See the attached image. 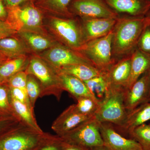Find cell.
I'll list each match as a JSON object with an SVG mask.
<instances>
[{
  "label": "cell",
  "mask_w": 150,
  "mask_h": 150,
  "mask_svg": "<svg viewBox=\"0 0 150 150\" xmlns=\"http://www.w3.org/2000/svg\"><path fill=\"white\" fill-rule=\"evenodd\" d=\"M37 1V0H30V1Z\"/></svg>",
  "instance_id": "cell-45"
},
{
  "label": "cell",
  "mask_w": 150,
  "mask_h": 150,
  "mask_svg": "<svg viewBox=\"0 0 150 150\" xmlns=\"http://www.w3.org/2000/svg\"><path fill=\"white\" fill-rule=\"evenodd\" d=\"M93 117L81 114L77 110L75 104H72L65 109L54 121L51 129L57 136L62 137L81 123Z\"/></svg>",
  "instance_id": "cell-12"
},
{
  "label": "cell",
  "mask_w": 150,
  "mask_h": 150,
  "mask_svg": "<svg viewBox=\"0 0 150 150\" xmlns=\"http://www.w3.org/2000/svg\"><path fill=\"white\" fill-rule=\"evenodd\" d=\"M145 17L147 20L148 25H149L150 27V10L148 12V13L146 14Z\"/></svg>",
  "instance_id": "cell-41"
},
{
  "label": "cell",
  "mask_w": 150,
  "mask_h": 150,
  "mask_svg": "<svg viewBox=\"0 0 150 150\" xmlns=\"http://www.w3.org/2000/svg\"><path fill=\"white\" fill-rule=\"evenodd\" d=\"M51 25L67 47L79 51L86 43L81 23L72 18H51Z\"/></svg>",
  "instance_id": "cell-7"
},
{
  "label": "cell",
  "mask_w": 150,
  "mask_h": 150,
  "mask_svg": "<svg viewBox=\"0 0 150 150\" xmlns=\"http://www.w3.org/2000/svg\"><path fill=\"white\" fill-rule=\"evenodd\" d=\"M17 32V31L10 24H9L6 21H0V39L12 36ZM0 57L3 59L1 56Z\"/></svg>",
  "instance_id": "cell-36"
},
{
  "label": "cell",
  "mask_w": 150,
  "mask_h": 150,
  "mask_svg": "<svg viewBox=\"0 0 150 150\" xmlns=\"http://www.w3.org/2000/svg\"><path fill=\"white\" fill-rule=\"evenodd\" d=\"M11 103L16 116L22 123L36 131L43 132L38 124L34 111L27 105L20 102L11 96Z\"/></svg>",
  "instance_id": "cell-21"
},
{
  "label": "cell",
  "mask_w": 150,
  "mask_h": 150,
  "mask_svg": "<svg viewBox=\"0 0 150 150\" xmlns=\"http://www.w3.org/2000/svg\"><path fill=\"white\" fill-rule=\"evenodd\" d=\"M9 88L11 96L12 97L18 100L20 102L27 105L28 107L30 108L33 110L34 111V110L31 107L26 91L21 89L17 88L10 87H9Z\"/></svg>",
  "instance_id": "cell-35"
},
{
  "label": "cell",
  "mask_w": 150,
  "mask_h": 150,
  "mask_svg": "<svg viewBox=\"0 0 150 150\" xmlns=\"http://www.w3.org/2000/svg\"><path fill=\"white\" fill-rule=\"evenodd\" d=\"M76 108L79 112L83 115L94 117L99 108L100 101L90 97H81L76 99Z\"/></svg>",
  "instance_id": "cell-28"
},
{
  "label": "cell",
  "mask_w": 150,
  "mask_h": 150,
  "mask_svg": "<svg viewBox=\"0 0 150 150\" xmlns=\"http://www.w3.org/2000/svg\"><path fill=\"white\" fill-rule=\"evenodd\" d=\"M149 1H150V0H149Z\"/></svg>",
  "instance_id": "cell-47"
},
{
  "label": "cell",
  "mask_w": 150,
  "mask_h": 150,
  "mask_svg": "<svg viewBox=\"0 0 150 150\" xmlns=\"http://www.w3.org/2000/svg\"><path fill=\"white\" fill-rule=\"evenodd\" d=\"M0 116L17 118L11 105L10 90L6 82L0 83Z\"/></svg>",
  "instance_id": "cell-27"
},
{
  "label": "cell",
  "mask_w": 150,
  "mask_h": 150,
  "mask_svg": "<svg viewBox=\"0 0 150 150\" xmlns=\"http://www.w3.org/2000/svg\"><path fill=\"white\" fill-rule=\"evenodd\" d=\"M137 48L150 56V27L148 23L139 38Z\"/></svg>",
  "instance_id": "cell-32"
},
{
  "label": "cell",
  "mask_w": 150,
  "mask_h": 150,
  "mask_svg": "<svg viewBox=\"0 0 150 150\" xmlns=\"http://www.w3.org/2000/svg\"><path fill=\"white\" fill-rule=\"evenodd\" d=\"M8 16V13L4 0H0V21H6Z\"/></svg>",
  "instance_id": "cell-38"
},
{
  "label": "cell",
  "mask_w": 150,
  "mask_h": 150,
  "mask_svg": "<svg viewBox=\"0 0 150 150\" xmlns=\"http://www.w3.org/2000/svg\"><path fill=\"white\" fill-rule=\"evenodd\" d=\"M42 57L55 70L65 66L77 64L94 66L79 51L67 46L51 47L44 52Z\"/></svg>",
  "instance_id": "cell-10"
},
{
  "label": "cell",
  "mask_w": 150,
  "mask_h": 150,
  "mask_svg": "<svg viewBox=\"0 0 150 150\" xmlns=\"http://www.w3.org/2000/svg\"><path fill=\"white\" fill-rule=\"evenodd\" d=\"M26 90L31 107L34 110L35 102L38 98L40 97L41 89L39 82L32 75L28 76Z\"/></svg>",
  "instance_id": "cell-30"
},
{
  "label": "cell",
  "mask_w": 150,
  "mask_h": 150,
  "mask_svg": "<svg viewBox=\"0 0 150 150\" xmlns=\"http://www.w3.org/2000/svg\"><path fill=\"white\" fill-rule=\"evenodd\" d=\"M55 70L57 71L71 75L83 81L100 76L105 72L92 65L84 64L69 65Z\"/></svg>",
  "instance_id": "cell-20"
},
{
  "label": "cell",
  "mask_w": 150,
  "mask_h": 150,
  "mask_svg": "<svg viewBox=\"0 0 150 150\" xmlns=\"http://www.w3.org/2000/svg\"><path fill=\"white\" fill-rule=\"evenodd\" d=\"M69 9L73 15L81 18L117 19L120 16L103 0H74Z\"/></svg>",
  "instance_id": "cell-9"
},
{
  "label": "cell",
  "mask_w": 150,
  "mask_h": 150,
  "mask_svg": "<svg viewBox=\"0 0 150 150\" xmlns=\"http://www.w3.org/2000/svg\"><path fill=\"white\" fill-rule=\"evenodd\" d=\"M4 82H6L4 81H3L1 79H0V83H3Z\"/></svg>",
  "instance_id": "cell-44"
},
{
  "label": "cell",
  "mask_w": 150,
  "mask_h": 150,
  "mask_svg": "<svg viewBox=\"0 0 150 150\" xmlns=\"http://www.w3.org/2000/svg\"><path fill=\"white\" fill-rule=\"evenodd\" d=\"M25 51L23 44L16 38L8 36L0 39V56L6 60L20 57Z\"/></svg>",
  "instance_id": "cell-22"
},
{
  "label": "cell",
  "mask_w": 150,
  "mask_h": 150,
  "mask_svg": "<svg viewBox=\"0 0 150 150\" xmlns=\"http://www.w3.org/2000/svg\"><path fill=\"white\" fill-rule=\"evenodd\" d=\"M74 0H37L36 5L38 8L70 18L74 16L69 9L70 4Z\"/></svg>",
  "instance_id": "cell-23"
},
{
  "label": "cell",
  "mask_w": 150,
  "mask_h": 150,
  "mask_svg": "<svg viewBox=\"0 0 150 150\" xmlns=\"http://www.w3.org/2000/svg\"><path fill=\"white\" fill-rule=\"evenodd\" d=\"M126 89L110 86L95 114L97 121L100 123H110L114 127L123 124L128 113L124 104Z\"/></svg>",
  "instance_id": "cell-3"
},
{
  "label": "cell",
  "mask_w": 150,
  "mask_h": 150,
  "mask_svg": "<svg viewBox=\"0 0 150 150\" xmlns=\"http://www.w3.org/2000/svg\"><path fill=\"white\" fill-rule=\"evenodd\" d=\"M119 16L143 17L150 10L149 0H103Z\"/></svg>",
  "instance_id": "cell-14"
},
{
  "label": "cell",
  "mask_w": 150,
  "mask_h": 150,
  "mask_svg": "<svg viewBox=\"0 0 150 150\" xmlns=\"http://www.w3.org/2000/svg\"><path fill=\"white\" fill-rule=\"evenodd\" d=\"M65 145L62 138L56 135L35 150H64Z\"/></svg>",
  "instance_id": "cell-33"
},
{
  "label": "cell",
  "mask_w": 150,
  "mask_h": 150,
  "mask_svg": "<svg viewBox=\"0 0 150 150\" xmlns=\"http://www.w3.org/2000/svg\"><path fill=\"white\" fill-rule=\"evenodd\" d=\"M131 56L116 61L105 71L110 86L126 88L131 74Z\"/></svg>",
  "instance_id": "cell-16"
},
{
  "label": "cell",
  "mask_w": 150,
  "mask_h": 150,
  "mask_svg": "<svg viewBox=\"0 0 150 150\" xmlns=\"http://www.w3.org/2000/svg\"><path fill=\"white\" fill-rule=\"evenodd\" d=\"M6 61V60H4V59H2V58L0 57V65L1 64H2L5 62V61Z\"/></svg>",
  "instance_id": "cell-43"
},
{
  "label": "cell",
  "mask_w": 150,
  "mask_h": 150,
  "mask_svg": "<svg viewBox=\"0 0 150 150\" xmlns=\"http://www.w3.org/2000/svg\"><path fill=\"white\" fill-rule=\"evenodd\" d=\"M19 33L29 46L35 51H44L51 48L53 45V43L49 39L36 33L27 30H21Z\"/></svg>",
  "instance_id": "cell-25"
},
{
  "label": "cell",
  "mask_w": 150,
  "mask_h": 150,
  "mask_svg": "<svg viewBox=\"0 0 150 150\" xmlns=\"http://www.w3.org/2000/svg\"><path fill=\"white\" fill-rule=\"evenodd\" d=\"M56 71L63 90L68 92L75 99L81 97H90L99 100L90 91L83 81L71 75Z\"/></svg>",
  "instance_id": "cell-18"
},
{
  "label": "cell",
  "mask_w": 150,
  "mask_h": 150,
  "mask_svg": "<svg viewBox=\"0 0 150 150\" xmlns=\"http://www.w3.org/2000/svg\"><path fill=\"white\" fill-rule=\"evenodd\" d=\"M148 76H149V98H150V69L148 71Z\"/></svg>",
  "instance_id": "cell-42"
},
{
  "label": "cell",
  "mask_w": 150,
  "mask_h": 150,
  "mask_svg": "<svg viewBox=\"0 0 150 150\" xmlns=\"http://www.w3.org/2000/svg\"><path fill=\"white\" fill-rule=\"evenodd\" d=\"M91 150H109L104 146L94 148Z\"/></svg>",
  "instance_id": "cell-40"
},
{
  "label": "cell",
  "mask_w": 150,
  "mask_h": 150,
  "mask_svg": "<svg viewBox=\"0 0 150 150\" xmlns=\"http://www.w3.org/2000/svg\"><path fill=\"white\" fill-rule=\"evenodd\" d=\"M149 83L147 71L130 88L126 89L124 104L127 113L149 99Z\"/></svg>",
  "instance_id": "cell-13"
},
{
  "label": "cell",
  "mask_w": 150,
  "mask_h": 150,
  "mask_svg": "<svg viewBox=\"0 0 150 150\" xmlns=\"http://www.w3.org/2000/svg\"><path fill=\"white\" fill-rule=\"evenodd\" d=\"M25 71L39 82L41 89L40 97L52 95L60 100L64 91L54 68L42 59L35 57L30 61Z\"/></svg>",
  "instance_id": "cell-4"
},
{
  "label": "cell",
  "mask_w": 150,
  "mask_h": 150,
  "mask_svg": "<svg viewBox=\"0 0 150 150\" xmlns=\"http://www.w3.org/2000/svg\"><path fill=\"white\" fill-rule=\"evenodd\" d=\"M150 121V98L127 113L121 126L114 127L118 132L130 133L135 129ZM113 126V125H112Z\"/></svg>",
  "instance_id": "cell-17"
},
{
  "label": "cell",
  "mask_w": 150,
  "mask_h": 150,
  "mask_svg": "<svg viewBox=\"0 0 150 150\" xmlns=\"http://www.w3.org/2000/svg\"><path fill=\"white\" fill-rule=\"evenodd\" d=\"M142 146L143 150H150V124H143L129 134Z\"/></svg>",
  "instance_id": "cell-29"
},
{
  "label": "cell",
  "mask_w": 150,
  "mask_h": 150,
  "mask_svg": "<svg viewBox=\"0 0 150 150\" xmlns=\"http://www.w3.org/2000/svg\"><path fill=\"white\" fill-rule=\"evenodd\" d=\"M54 136L21 123L0 136V150H35Z\"/></svg>",
  "instance_id": "cell-2"
},
{
  "label": "cell",
  "mask_w": 150,
  "mask_h": 150,
  "mask_svg": "<svg viewBox=\"0 0 150 150\" xmlns=\"http://www.w3.org/2000/svg\"><path fill=\"white\" fill-rule=\"evenodd\" d=\"M6 8L8 13L6 21L17 31L22 28L35 29L41 25L42 13L38 7L32 4Z\"/></svg>",
  "instance_id": "cell-8"
},
{
  "label": "cell",
  "mask_w": 150,
  "mask_h": 150,
  "mask_svg": "<svg viewBox=\"0 0 150 150\" xmlns=\"http://www.w3.org/2000/svg\"><path fill=\"white\" fill-rule=\"evenodd\" d=\"M147 24L145 16L118 18L112 30V54L115 62L130 56L137 49L139 38Z\"/></svg>",
  "instance_id": "cell-1"
},
{
  "label": "cell",
  "mask_w": 150,
  "mask_h": 150,
  "mask_svg": "<svg viewBox=\"0 0 150 150\" xmlns=\"http://www.w3.org/2000/svg\"><path fill=\"white\" fill-rule=\"evenodd\" d=\"M28 76V74L25 70L21 71L10 78L6 81V83L10 87L21 89L26 92Z\"/></svg>",
  "instance_id": "cell-31"
},
{
  "label": "cell",
  "mask_w": 150,
  "mask_h": 150,
  "mask_svg": "<svg viewBox=\"0 0 150 150\" xmlns=\"http://www.w3.org/2000/svg\"><path fill=\"white\" fill-rule=\"evenodd\" d=\"M30 0H4L6 8L20 6L23 3L27 2Z\"/></svg>",
  "instance_id": "cell-37"
},
{
  "label": "cell",
  "mask_w": 150,
  "mask_h": 150,
  "mask_svg": "<svg viewBox=\"0 0 150 150\" xmlns=\"http://www.w3.org/2000/svg\"><path fill=\"white\" fill-rule=\"evenodd\" d=\"M3 118V117H1V116H0V118Z\"/></svg>",
  "instance_id": "cell-46"
},
{
  "label": "cell",
  "mask_w": 150,
  "mask_h": 150,
  "mask_svg": "<svg viewBox=\"0 0 150 150\" xmlns=\"http://www.w3.org/2000/svg\"><path fill=\"white\" fill-rule=\"evenodd\" d=\"M86 43L105 36L112 31L117 19L81 18Z\"/></svg>",
  "instance_id": "cell-15"
},
{
  "label": "cell",
  "mask_w": 150,
  "mask_h": 150,
  "mask_svg": "<svg viewBox=\"0 0 150 150\" xmlns=\"http://www.w3.org/2000/svg\"><path fill=\"white\" fill-rule=\"evenodd\" d=\"M131 74L126 89H129L150 69V56L136 49L131 54Z\"/></svg>",
  "instance_id": "cell-19"
},
{
  "label": "cell",
  "mask_w": 150,
  "mask_h": 150,
  "mask_svg": "<svg viewBox=\"0 0 150 150\" xmlns=\"http://www.w3.org/2000/svg\"><path fill=\"white\" fill-rule=\"evenodd\" d=\"M112 31L105 36L86 42L79 52L95 67L105 71L115 62L112 57Z\"/></svg>",
  "instance_id": "cell-5"
},
{
  "label": "cell",
  "mask_w": 150,
  "mask_h": 150,
  "mask_svg": "<svg viewBox=\"0 0 150 150\" xmlns=\"http://www.w3.org/2000/svg\"><path fill=\"white\" fill-rule=\"evenodd\" d=\"M64 150H90L86 148L82 147L77 145L66 143Z\"/></svg>",
  "instance_id": "cell-39"
},
{
  "label": "cell",
  "mask_w": 150,
  "mask_h": 150,
  "mask_svg": "<svg viewBox=\"0 0 150 150\" xmlns=\"http://www.w3.org/2000/svg\"><path fill=\"white\" fill-rule=\"evenodd\" d=\"M22 122L14 117L0 118V136L18 126Z\"/></svg>",
  "instance_id": "cell-34"
},
{
  "label": "cell",
  "mask_w": 150,
  "mask_h": 150,
  "mask_svg": "<svg viewBox=\"0 0 150 150\" xmlns=\"http://www.w3.org/2000/svg\"><path fill=\"white\" fill-rule=\"evenodd\" d=\"M28 64L26 59L23 57L5 61L0 65V79L6 82L14 75L25 70Z\"/></svg>",
  "instance_id": "cell-24"
},
{
  "label": "cell",
  "mask_w": 150,
  "mask_h": 150,
  "mask_svg": "<svg viewBox=\"0 0 150 150\" xmlns=\"http://www.w3.org/2000/svg\"><path fill=\"white\" fill-rule=\"evenodd\" d=\"M100 131L104 146L109 150H143L137 141L121 136L110 123H100Z\"/></svg>",
  "instance_id": "cell-11"
},
{
  "label": "cell",
  "mask_w": 150,
  "mask_h": 150,
  "mask_svg": "<svg viewBox=\"0 0 150 150\" xmlns=\"http://www.w3.org/2000/svg\"><path fill=\"white\" fill-rule=\"evenodd\" d=\"M100 123L93 117L61 137L66 143L90 150L103 146L104 143L100 131Z\"/></svg>",
  "instance_id": "cell-6"
},
{
  "label": "cell",
  "mask_w": 150,
  "mask_h": 150,
  "mask_svg": "<svg viewBox=\"0 0 150 150\" xmlns=\"http://www.w3.org/2000/svg\"><path fill=\"white\" fill-rule=\"evenodd\" d=\"M84 82L91 93L100 101L105 96L110 87L105 72L100 76L85 81Z\"/></svg>",
  "instance_id": "cell-26"
}]
</instances>
